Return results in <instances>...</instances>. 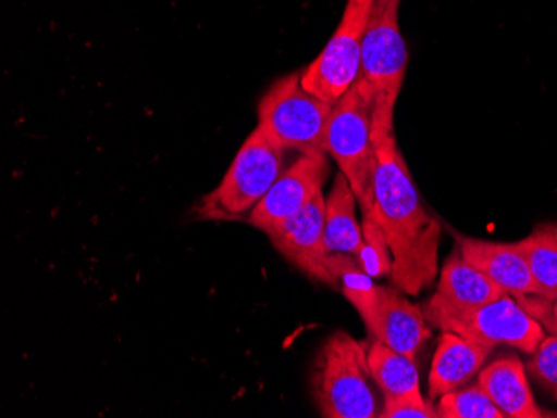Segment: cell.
<instances>
[{"label": "cell", "instance_id": "cell-1", "mask_svg": "<svg viewBox=\"0 0 557 418\" xmlns=\"http://www.w3.org/2000/svg\"><path fill=\"white\" fill-rule=\"evenodd\" d=\"M374 215L393 252V286L419 295L437 277L440 220L422 205L411 170L394 136V122L372 121Z\"/></svg>", "mask_w": 557, "mask_h": 418}, {"label": "cell", "instance_id": "cell-2", "mask_svg": "<svg viewBox=\"0 0 557 418\" xmlns=\"http://www.w3.org/2000/svg\"><path fill=\"white\" fill-rule=\"evenodd\" d=\"M311 382L322 417H381L372 387L368 343L358 342L349 333H334L324 343L315 358Z\"/></svg>", "mask_w": 557, "mask_h": 418}, {"label": "cell", "instance_id": "cell-3", "mask_svg": "<svg viewBox=\"0 0 557 418\" xmlns=\"http://www.w3.org/2000/svg\"><path fill=\"white\" fill-rule=\"evenodd\" d=\"M429 326L443 332L458 333L466 339L493 345H509L524 354L533 355L546 339L544 327L533 314L516 304L509 293L479 307H465L434 295L422 307Z\"/></svg>", "mask_w": 557, "mask_h": 418}, {"label": "cell", "instance_id": "cell-4", "mask_svg": "<svg viewBox=\"0 0 557 418\" xmlns=\"http://www.w3.org/2000/svg\"><path fill=\"white\" fill-rule=\"evenodd\" d=\"M284 149L256 127L240 147L224 179L197 205L202 220H237L250 215L284 167Z\"/></svg>", "mask_w": 557, "mask_h": 418}, {"label": "cell", "instance_id": "cell-5", "mask_svg": "<svg viewBox=\"0 0 557 418\" xmlns=\"http://www.w3.org/2000/svg\"><path fill=\"white\" fill-rule=\"evenodd\" d=\"M325 152L352 187L362 215H372L375 157L372 96L359 80L334 104L325 132Z\"/></svg>", "mask_w": 557, "mask_h": 418}, {"label": "cell", "instance_id": "cell-6", "mask_svg": "<svg viewBox=\"0 0 557 418\" xmlns=\"http://www.w3.org/2000/svg\"><path fill=\"white\" fill-rule=\"evenodd\" d=\"M333 104L304 89L300 72L275 80L258 107L259 129L284 151L327 154L325 132Z\"/></svg>", "mask_w": 557, "mask_h": 418}, {"label": "cell", "instance_id": "cell-7", "mask_svg": "<svg viewBox=\"0 0 557 418\" xmlns=\"http://www.w3.org/2000/svg\"><path fill=\"white\" fill-rule=\"evenodd\" d=\"M400 0H375L362 36L358 80L372 96V121L394 122L408 49L399 26Z\"/></svg>", "mask_w": 557, "mask_h": 418}, {"label": "cell", "instance_id": "cell-8", "mask_svg": "<svg viewBox=\"0 0 557 418\" xmlns=\"http://www.w3.org/2000/svg\"><path fill=\"white\" fill-rule=\"evenodd\" d=\"M371 9L361 0H347L336 33L321 54L300 72L304 89L333 105L349 92L361 72L362 36Z\"/></svg>", "mask_w": 557, "mask_h": 418}, {"label": "cell", "instance_id": "cell-9", "mask_svg": "<svg viewBox=\"0 0 557 418\" xmlns=\"http://www.w3.org/2000/svg\"><path fill=\"white\" fill-rule=\"evenodd\" d=\"M350 304L359 312L369 333L394 351L416 358L433 332L422 307L404 297L396 287L374 286Z\"/></svg>", "mask_w": 557, "mask_h": 418}, {"label": "cell", "instance_id": "cell-10", "mask_svg": "<svg viewBox=\"0 0 557 418\" xmlns=\"http://www.w3.org/2000/svg\"><path fill=\"white\" fill-rule=\"evenodd\" d=\"M331 174L327 154H300L275 180L264 199L250 212V226L271 232L275 227L299 214L318 193L322 192Z\"/></svg>", "mask_w": 557, "mask_h": 418}, {"label": "cell", "instance_id": "cell-11", "mask_svg": "<svg viewBox=\"0 0 557 418\" xmlns=\"http://www.w3.org/2000/svg\"><path fill=\"white\" fill-rule=\"evenodd\" d=\"M324 220L325 199L321 192L299 214L265 236L271 239L272 245L302 273L319 282L337 287L339 282L327 267Z\"/></svg>", "mask_w": 557, "mask_h": 418}, {"label": "cell", "instance_id": "cell-12", "mask_svg": "<svg viewBox=\"0 0 557 418\" xmlns=\"http://www.w3.org/2000/svg\"><path fill=\"white\" fill-rule=\"evenodd\" d=\"M456 240L461 257L491 277L497 286L503 287L504 292L519 299L531 295L547 301L529 270L528 262L519 251L518 243L490 242L458 233Z\"/></svg>", "mask_w": 557, "mask_h": 418}, {"label": "cell", "instance_id": "cell-13", "mask_svg": "<svg viewBox=\"0 0 557 418\" xmlns=\"http://www.w3.org/2000/svg\"><path fill=\"white\" fill-rule=\"evenodd\" d=\"M494 347L493 343L443 332L429 373V397L461 389L481 370Z\"/></svg>", "mask_w": 557, "mask_h": 418}, {"label": "cell", "instance_id": "cell-14", "mask_svg": "<svg viewBox=\"0 0 557 418\" xmlns=\"http://www.w3.org/2000/svg\"><path fill=\"white\" fill-rule=\"evenodd\" d=\"M479 387L511 418H540L543 411L534 401L525 376V365L515 355L497 358L479 373Z\"/></svg>", "mask_w": 557, "mask_h": 418}, {"label": "cell", "instance_id": "cell-15", "mask_svg": "<svg viewBox=\"0 0 557 418\" xmlns=\"http://www.w3.org/2000/svg\"><path fill=\"white\" fill-rule=\"evenodd\" d=\"M358 197L344 174H337L325 199L324 242L329 255L346 254L358 258L364 236L358 223Z\"/></svg>", "mask_w": 557, "mask_h": 418}, {"label": "cell", "instance_id": "cell-16", "mask_svg": "<svg viewBox=\"0 0 557 418\" xmlns=\"http://www.w3.org/2000/svg\"><path fill=\"white\" fill-rule=\"evenodd\" d=\"M436 293L453 304L479 307L497 301L506 292L459 254L444 262Z\"/></svg>", "mask_w": 557, "mask_h": 418}, {"label": "cell", "instance_id": "cell-17", "mask_svg": "<svg viewBox=\"0 0 557 418\" xmlns=\"http://www.w3.org/2000/svg\"><path fill=\"white\" fill-rule=\"evenodd\" d=\"M368 362L375 385L384 397H399L419 389V372L414 358L394 351L386 343H368Z\"/></svg>", "mask_w": 557, "mask_h": 418}, {"label": "cell", "instance_id": "cell-18", "mask_svg": "<svg viewBox=\"0 0 557 418\" xmlns=\"http://www.w3.org/2000/svg\"><path fill=\"white\" fill-rule=\"evenodd\" d=\"M516 243L544 297L557 302V226L537 227L531 236Z\"/></svg>", "mask_w": 557, "mask_h": 418}, {"label": "cell", "instance_id": "cell-19", "mask_svg": "<svg viewBox=\"0 0 557 418\" xmlns=\"http://www.w3.org/2000/svg\"><path fill=\"white\" fill-rule=\"evenodd\" d=\"M440 418H504L506 415L493 404L481 387L453 390L441 395L436 407Z\"/></svg>", "mask_w": 557, "mask_h": 418}, {"label": "cell", "instance_id": "cell-20", "mask_svg": "<svg viewBox=\"0 0 557 418\" xmlns=\"http://www.w3.org/2000/svg\"><path fill=\"white\" fill-rule=\"evenodd\" d=\"M362 243L361 254L358 261L366 274L372 279H383L393 273V252L389 242L384 233L381 224L375 220L374 215H362Z\"/></svg>", "mask_w": 557, "mask_h": 418}, {"label": "cell", "instance_id": "cell-21", "mask_svg": "<svg viewBox=\"0 0 557 418\" xmlns=\"http://www.w3.org/2000/svg\"><path fill=\"white\" fill-rule=\"evenodd\" d=\"M528 370L557 401V335L546 337L528 362Z\"/></svg>", "mask_w": 557, "mask_h": 418}, {"label": "cell", "instance_id": "cell-22", "mask_svg": "<svg viewBox=\"0 0 557 418\" xmlns=\"http://www.w3.org/2000/svg\"><path fill=\"white\" fill-rule=\"evenodd\" d=\"M384 418H440L436 407L422 397L421 389L399 395V397H384V408L381 411Z\"/></svg>", "mask_w": 557, "mask_h": 418}, {"label": "cell", "instance_id": "cell-23", "mask_svg": "<svg viewBox=\"0 0 557 418\" xmlns=\"http://www.w3.org/2000/svg\"><path fill=\"white\" fill-rule=\"evenodd\" d=\"M364 4L374 5L375 0H361Z\"/></svg>", "mask_w": 557, "mask_h": 418}]
</instances>
